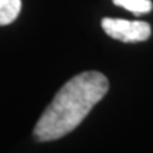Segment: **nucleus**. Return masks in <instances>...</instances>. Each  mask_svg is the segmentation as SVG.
<instances>
[{
	"label": "nucleus",
	"mask_w": 153,
	"mask_h": 153,
	"mask_svg": "<svg viewBox=\"0 0 153 153\" xmlns=\"http://www.w3.org/2000/svg\"><path fill=\"white\" fill-rule=\"evenodd\" d=\"M22 10V0H0V26L16 20Z\"/></svg>",
	"instance_id": "3"
},
{
	"label": "nucleus",
	"mask_w": 153,
	"mask_h": 153,
	"mask_svg": "<svg viewBox=\"0 0 153 153\" xmlns=\"http://www.w3.org/2000/svg\"><path fill=\"white\" fill-rule=\"evenodd\" d=\"M108 89V78L98 71H85L71 78L40 116L33 132L36 140L51 142L68 135L87 118Z\"/></svg>",
	"instance_id": "1"
},
{
	"label": "nucleus",
	"mask_w": 153,
	"mask_h": 153,
	"mask_svg": "<svg viewBox=\"0 0 153 153\" xmlns=\"http://www.w3.org/2000/svg\"><path fill=\"white\" fill-rule=\"evenodd\" d=\"M114 4L123 7L125 10L133 13L135 16L148 14L153 9L152 0H112Z\"/></svg>",
	"instance_id": "4"
},
{
	"label": "nucleus",
	"mask_w": 153,
	"mask_h": 153,
	"mask_svg": "<svg viewBox=\"0 0 153 153\" xmlns=\"http://www.w3.org/2000/svg\"><path fill=\"white\" fill-rule=\"evenodd\" d=\"M102 28L109 37L122 43H142L146 41L150 34L152 28L146 22L140 20H123V19H112L105 17L102 19Z\"/></svg>",
	"instance_id": "2"
}]
</instances>
